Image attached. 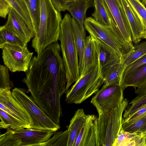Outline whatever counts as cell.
I'll return each instance as SVG.
<instances>
[{
  "instance_id": "30",
  "label": "cell",
  "mask_w": 146,
  "mask_h": 146,
  "mask_svg": "<svg viewBox=\"0 0 146 146\" xmlns=\"http://www.w3.org/2000/svg\"><path fill=\"white\" fill-rule=\"evenodd\" d=\"M68 140L67 130L64 131H56L54 132L53 137L42 144L41 146H67Z\"/></svg>"
},
{
  "instance_id": "7",
  "label": "cell",
  "mask_w": 146,
  "mask_h": 146,
  "mask_svg": "<svg viewBox=\"0 0 146 146\" xmlns=\"http://www.w3.org/2000/svg\"><path fill=\"white\" fill-rule=\"evenodd\" d=\"M15 100L27 112L33 124L31 129L48 130L54 132L60 128L26 94L24 88H15L11 92Z\"/></svg>"
},
{
  "instance_id": "17",
  "label": "cell",
  "mask_w": 146,
  "mask_h": 146,
  "mask_svg": "<svg viewBox=\"0 0 146 146\" xmlns=\"http://www.w3.org/2000/svg\"><path fill=\"white\" fill-rule=\"evenodd\" d=\"M93 6L94 0H73L68 7L67 11L83 31H85L84 22L87 11Z\"/></svg>"
},
{
  "instance_id": "27",
  "label": "cell",
  "mask_w": 146,
  "mask_h": 146,
  "mask_svg": "<svg viewBox=\"0 0 146 146\" xmlns=\"http://www.w3.org/2000/svg\"><path fill=\"white\" fill-rule=\"evenodd\" d=\"M0 129L10 128L17 130L26 128L27 126L21 120L5 111L0 109Z\"/></svg>"
},
{
  "instance_id": "42",
  "label": "cell",
  "mask_w": 146,
  "mask_h": 146,
  "mask_svg": "<svg viewBox=\"0 0 146 146\" xmlns=\"http://www.w3.org/2000/svg\"><path fill=\"white\" fill-rule=\"evenodd\" d=\"M141 1V0H140Z\"/></svg>"
},
{
  "instance_id": "25",
  "label": "cell",
  "mask_w": 146,
  "mask_h": 146,
  "mask_svg": "<svg viewBox=\"0 0 146 146\" xmlns=\"http://www.w3.org/2000/svg\"><path fill=\"white\" fill-rule=\"evenodd\" d=\"M32 21L35 36L38 32L40 19L39 0H24Z\"/></svg>"
},
{
  "instance_id": "24",
  "label": "cell",
  "mask_w": 146,
  "mask_h": 146,
  "mask_svg": "<svg viewBox=\"0 0 146 146\" xmlns=\"http://www.w3.org/2000/svg\"><path fill=\"white\" fill-rule=\"evenodd\" d=\"M6 44L22 46L27 44L18 35L4 25L0 27V48L2 49Z\"/></svg>"
},
{
  "instance_id": "21",
  "label": "cell",
  "mask_w": 146,
  "mask_h": 146,
  "mask_svg": "<svg viewBox=\"0 0 146 146\" xmlns=\"http://www.w3.org/2000/svg\"><path fill=\"white\" fill-rule=\"evenodd\" d=\"M75 41L78 53L80 74L84 66V53L86 45V33L81 29L77 21L72 18Z\"/></svg>"
},
{
  "instance_id": "28",
  "label": "cell",
  "mask_w": 146,
  "mask_h": 146,
  "mask_svg": "<svg viewBox=\"0 0 146 146\" xmlns=\"http://www.w3.org/2000/svg\"><path fill=\"white\" fill-rule=\"evenodd\" d=\"M22 17L30 30L34 32L31 19L24 0H6Z\"/></svg>"
},
{
  "instance_id": "14",
  "label": "cell",
  "mask_w": 146,
  "mask_h": 146,
  "mask_svg": "<svg viewBox=\"0 0 146 146\" xmlns=\"http://www.w3.org/2000/svg\"><path fill=\"white\" fill-rule=\"evenodd\" d=\"M131 28L132 42L135 44L142 39L145 29L139 17L127 0H120Z\"/></svg>"
},
{
  "instance_id": "20",
  "label": "cell",
  "mask_w": 146,
  "mask_h": 146,
  "mask_svg": "<svg viewBox=\"0 0 146 146\" xmlns=\"http://www.w3.org/2000/svg\"><path fill=\"white\" fill-rule=\"evenodd\" d=\"M133 49L120 57V67L123 76L125 69L130 65L146 54V40L133 46Z\"/></svg>"
},
{
  "instance_id": "41",
  "label": "cell",
  "mask_w": 146,
  "mask_h": 146,
  "mask_svg": "<svg viewBox=\"0 0 146 146\" xmlns=\"http://www.w3.org/2000/svg\"><path fill=\"white\" fill-rule=\"evenodd\" d=\"M143 39H145L146 40V29H145L144 32L143 34Z\"/></svg>"
},
{
  "instance_id": "40",
  "label": "cell",
  "mask_w": 146,
  "mask_h": 146,
  "mask_svg": "<svg viewBox=\"0 0 146 146\" xmlns=\"http://www.w3.org/2000/svg\"><path fill=\"white\" fill-rule=\"evenodd\" d=\"M141 2L144 7L146 9V0H141Z\"/></svg>"
},
{
  "instance_id": "9",
  "label": "cell",
  "mask_w": 146,
  "mask_h": 146,
  "mask_svg": "<svg viewBox=\"0 0 146 146\" xmlns=\"http://www.w3.org/2000/svg\"><path fill=\"white\" fill-rule=\"evenodd\" d=\"M2 50L4 64L10 71L25 72L28 70L33 52L27 46L6 44Z\"/></svg>"
},
{
  "instance_id": "36",
  "label": "cell",
  "mask_w": 146,
  "mask_h": 146,
  "mask_svg": "<svg viewBox=\"0 0 146 146\" xmlns=\"http://www.w3.org/2000/svg\"><path fill=\"white\" fill-rule=\"evenodd\" d=\"M56 9L58 11L67 10L68 7L73 0H51Z\"/></svg>"
},
{
  "instance_id": "13",
  "label": "cell",
  "mask_w": 146,
  "mask_h": 146,
  "mask_svg": "<svg viewBox=\"0 0 146 146\" xmlns=\"http://www.w3.org/2000/svg\"><path fill=\"white\" fill-rule=\"evenodd\" d=\"M0 103L17 115L27 126L31 129L33 123L27 112L13 98L10 89H0Z\"/></svg>"
},
{
  "instance_id": "37",
  "label": "cell",
  "mask_w": 146,
  "mask_h": 146,
  "mask_svg": "<svg viewBox=\"0 0 146 146\" xmlns=\"http://www.w3.org/2000/svg\"><path fill=\"white\" fill-rule=\"evenodd\" d=\"M146 63V54L130 65L125 69L124 71L123 77L137 67Z\"/></svg>"
},
{
  "instance_id": "12",
  "label": "cell",
  "mask_w": 146,
  "mask_h": 146,
  "mask_svg": "<svg viewBox=\"0 0 146 146\" xmlns=\"http://www.w3.org/2000/svg\"><path fill=\"white\" fill-rule=\"evenodd\" d=\"M4 26L18 35L27 44L35 36L34 33L30 30L22 17L11 7L7 21Z\"/></svg>"
},
{
  "instance_id": "8",
  "label": "cell",
  "mask_w": 146,
  "mask_h": 146,
  "mask_svg": "<svg viewBox=\"0 0 146 146\" xmlns=\"http://www.w3.org/2000/svg\"><path fill=\"white\" fill-rule=\"evenodd\" d=\"M124 89L121 86L104 84L92 98L90 102L99 115L109 112L123 99Z\"/></svg>"
},
{
  "instance_id": "2",
  "label": "cell",
  "mask_w": 146,
  "mask_h": 146,
  "mask_svg": "<svg viewBox=\"0 0 146 146\" xmlns=\"http://www.w3.org/2000/svg\"><path fill=\"white\" fill-rule=\"evenodd\" d=\"M40 19L38 32L32 41L31 46L38 55L47 47L58 42L62 20L60 12L51 0H39Z\"/></svg>"
},
{
  "instance_id": "15",
  "label": "cell",
  "mask_w": 146,
  "mask_h": 146,
  "mask_svg": "<svg viewBox=\"0 0 146 146\" xmlns=\"http://www.w3.org/2000/svg\"><path fill=\"white\" fill-rule=\"evenodd\" d=\"M84 66L81 77L98 65V47L95 38L90 35L86 39Z\"/></svg>"
},
{
  "instance_id": "34",
  "label": "cell",
  "mask_w": 146,
  "mask_h": 146,
  "mask_svg": "<svg viewBox=\"0 0 146 146\" xmlns=\"http://www.w3.org/2000/svg\"><path fill=\"white\" fill-rule=\"evenodd\" d=\"M9 69L5 65L0 66V89H10L11 82L9 79Z\"/></svg>"
},
{
  "instance_id": "11",
  "label": "cell",
  "mask_w": 146,
  "mask_h": 146,
  "mask_svg": "<svg viewBox=\"0 0 146 146\" xmlns=\"http://www.w3.org/2000/svg\"><path fill=\"white\" fill-rule=\"evenodd\" d=\"M117 27L126 42L133 45L131 28L120 0H104Z\"/></svg>"
},
{
  "instance_id": "31",
  "label": "cell",
  "mask_w": 146,
  "mask_h": 146,
  "mask_svg": "<svg viewBox=\"0 0 146 146\" xmlns=\"http://www.w3.org/2000/svg\"><path fill=\"white\" fill-rule=\"evenodd\" d=\"M146 104V94L137 95L130 103L125 110L123 115L124 118L134 112L143 105Z\"/></svg>"
},
{
  "instance_id": "39",
  "label": "cell",
  "mask_w": 146,
  "mask_h": 146,
  "mask_svg": "<svg viewBox=\"0 0 146 146\" xmlns=\"http://www.w3.org/2000/svg\"><path fill=\"white\" fill-rule=\"evenodd\" d=\"M137 88V89L135 92L137 95L146 94V79Z\"/></svg>"
},
{
  "instance_id": "22",
  "label": "cell",
  "mask_w": 146,
  "mask_h": 146,
  "mask_svg": "<svg viewBox=\"0 0 146 146\" xmlns=\"http://www.w3.org/2000/svg\"><path fill=\"white\" fill-rule=\"evenodd\" d=\"M146 79V63L135 68L123 77L121 85L124 90L128 87H137Z\"/></svg>"
},
{
  "instance_id": "29",
  "label": "cell",
  "mask_w": 146,
  "mask_h": 146,
  "mask_svg": "<svg viewBox=\"0 0 146 146\" xmlns=\"http://www.w3.org/2000/svg\"><path fill=\"white\" fill-rule=\"evenodd\" d=\"M123 129L131 133H139L145 138L146 146V113L140 118L131 123H122Z\"/></svg>"
},
{
  "instance_id": "4",
  "label": "cell",
  "mask_w": 146,
  "mask_h": 146,
  "mask_svg": "<svg viewBox=\"0 0 146 146\" xmlns=\"http://www.w3.org/2000/svg\"><path fill=\"white\" fill-rule=\"evenodd\" d=\"M129 100L123 99L109 112L99 115L94 121L96 146H112L115 140L122 128L123 113L128 106Z\"/></svg>"
},
{
  "instance_id": "18",
  "label": "cell",
  "mask_w": 146,
  "mask_h": 146,
  "mask_svg": "<svg viewBox=\"0 0 146 146\" xmlns=\"http://www.w3.org/2000/svg\"><path fill=\"white\" fill-rule=\"evenodd\" d=\"M87 115L82 109H78L70 121L67 131L68 140L67 146H74L76 139L86 122Z\"/></svg>"
},
{
  "instance_id": "35",
  "label": "cell",
  "mask_w": 146,
  "mask_h": 146,
  "mask_svg": "<svg viewBox=\"0 0 146 146\" xmlns=\"http://www.w3.org/2000/svg\"><path fill=\"white\" fill-rule=\"evenodd\" d=\"M146 113V104L143 105L134 112L129 115L127 117H122V123H131L140 118Z\"/></svg>"
},
{
  "instance_id": "23",
  "label": "cell",
  "mask_w": 146,
  "mask_h": 146,
  "mask_svg": "<svg viewBox=\"0 0 146 146\" xmlns=\"http://www.w3.org/2000/svg\"><path fill=\"white\" fill-rule=\"evenodd\" d=\"M119 61L102 70L101 75L104 80V84L121 85L123 76L120 69Z\"/></svg>"
},
{
  "instance_id": "38",
  "label": "cell",
  "mask_w": 146,
  "mask_h": 146,
  "mask_svg": "<svg viewBox=\"0 0 146 146\" xmlns=\"http://www.w3.org/2000/svg\"><path fill=\"white\" fill-rule=\"evenodd\" d=\"M11 6L6 0H0V16L6 18L8 15Z\"/></svg>"
},
{
  "instance_id": "3",
  "label": "cell",
  "mask_w": 146,
  "mask_h": 146,
  "mask_svg": "<svg viewBox=\"0 0 146 146\" xmlns=\"http://www.w3.org/2000/svg\"><path fill=\"white\" fill-rule=\"evenodd\" d=\"M62 58L66 74V91L70 86L80 78L79 60L73 34L72 17L66 13L60 26L59 39Z\"/></svg>"
},
{
  "instance_id": "10",
  "label": "cell",
  "mask_w": 146,
  "mask_h": 146,
  "mask_svg": "<svg viewBox=\"0 0 146 146\" xmlns=\"http://www.w3.org/2000/svg\"><path fill=\"white\" fill-rule=\"evenodd\" d=\"M84 25L90 35L111 48L120 58L127 53L117 36L110 29L97 21L92 17H86Z\"/></svg>"
},
{
  "instance_id": "33",
  "label": "cell",
  "mask_w": 146,
  "mask_h": 146,
  "mask_svg": "<svg viewBox=\"0 0 146 146\" xmlns=\"http://www.w3.org/2000/svg\"><path fill=\"white\" fill-rule=\"evenodd\" d=\"M139 133L127 131L122 128L115 140L112 146H124L127 142L136 136Z\"/></svg>"
},
{
  "instance_id": "6",
  "label": "cell",
  "mask_w": 146,
  "mask_h": 146,
  "mask_svg": "<svg viewBox=\"0 0 146 146\" xmlns=\"http://www.w3.org/2000/svg\"><path fill=\"white\" fill-rule=\"evenodd\" d=\"M0 135V146H41L49 140L54 132L48 130L10 128Z\"/></svg>"
},
{
  "instance_id": "26",
  "label": "cell",
  "mask_w": 146,
  "mask_h": 146,
  "mask_svg": "<svg viewBox=\"0 0 146 146\" xmlns=\"http://www.w3.org/2000/svg\"><path fill=\"white\" fill-rule=\"evenodd\" d=\"M96 117L93 114L87 115L86 121L76 139L74 146H86Z\"/></svg>"
},
{
  "instance_id": "16",
  "label": "cell",
  "mask_w": 146,
  "mask_h": 146,
  "mask_svg": "<svg viewBox=\"0 0 146 146\" xmlns=\"http://www.w3.org/2000/svg\"><path fill=\"white\" fill-rule=\"evenodd\" d=\"M95 38L98 47V74L99 75L101 74L102 70L104 68L119 62L120 58L117 54L111 48Z\"/></svg>"
},
{
  "instance_id": "19",
  "label": "cell",
  "mask_w": 146,
  "mask_h": 146,
  "mask_svg": "<svg viewBox=\"0 0 146 146\" xmlns=\"http://www.w3.org/2000/svg\"><path fill=\"white\" fill-rule=\"evenodd\" d=\"M94 6L92 17L111 30L112 25L115 23L104 0H94Z\"/></svg>"
},
{
  "instance_id": "32",
  "label": "cell",
  "mask_w": 146,
  "mask_h": 146,
  "mask_svg": "<svg viewBox=\"0 0 146 146\" xmlns=\"http://www.w3.org/2000/svg\"><path fill=\"white\" fill-rule=\"evenodd\" d=\"M138 14L146 29V9L140 0H127Z\"/></svg>"
},
{
  "instance_id": "5",
  "label": "cell",
  "mask_w": 146,
  "mask_h": 146,
  "mask_svg": "<svg viewBox=\"0 0 146 146\" xmlns=\"http://www.w3.org/2000/svg\"><path fill=\"white\" fill-rule=\"evenodd\" d=\"M98 65L79 79L66 92V102L80 104L96 93L104 81L101 74L98 75Z\"/></svg>"
},
{
  "instance_id": "1",
  "label": "cell",
  "mask_w": 146,
  "mask_h": 146,
  "mask_svg": "<svg viewBox=\"0 0 146 146\" xmlns=\"http://www.w3.org/2000/svg\"><path fill=\"white\" fill-rule=\"evenodd\" d=\"M61 52L57 42L33 56L22 80L33 101L52 120L62 116L60 99L66 93V71Z\"/></svg>"
}]
</instances>
